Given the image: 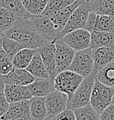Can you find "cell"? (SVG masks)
<instances>
[{"label": "cell", "mask_w": 114, "mask_h": 120, "mask_svg": "<svg viewBox=\"0 0 114 120\" xmlns=\"http://www.w3.org/2000/svg\"><path fill=\"white\" fill-rule=\"evenodd\" d=\"M26 69L31 74L33 75L35 78H50L38 49L34 54L30 64Z\"/></svg>", "instance_id": "cell-21"}, {"label": "cell", "mask_w": 114, "mask_h": 120, "mask_svg": "<svg viewBox=\"0 0 114 120\" xmlns=\"http://www.w3.org/2000/svg\"><path fill=\"white\" fill-rule=\"evenodd\" d=\"M35 30L41 36L44 40L48 42H54L59 34L58 30L50 18L45 16L43 15H31L29 17Z\"/></svg>", "instance_id": "cell-7"}, {"label": "cell", "mask_w": 114, "mask_h": 120, "mask_svg": "<svg viewBox=\"0 0 114 120\" xmlns=\"http://www.w3.org/2000/svg\"><path fill=\"white\" fill-rule=\"evenodd\" d=\"M85 29L92 32L94 31L108 32L114 34V17L100 15L91 11L88 17Z\"/></svg>", "instance_id": "cell-11"}, {"label": "cell", "mask_w": 114, "mask_h": 120, "mask_svg": "<svg viewBox=\"0 0 114 120\" xmlns=\"http://www.w3.org/2000/svg\"><path fill=\"white\" fill-rule=\"evenodd\" d=\"M76 120H100L99 114L91 105H87L74 110Z\"/></svg>", "instance_id": "cell-27"}, {"label": "cell", "mask_w": 114, "mask_h": 120, "mask_svg": "<svg viewBox=\"0 0 114 120\" xmlns=\"http://www.w3.org/2000/svg\"><path fill=\"white\" fill-rule=\"evenodd\" d=\"M92 57L94 60L93 73H95L101 68L114 60V44L92 49Z\"/></svg>", "instance_id": "cell-14"}, {"label": "cell", "mask_w": 114, "mask_h": 120, "mask_svg": "<svg viewBox=\"0 0 114 120\" xmlns=\"http://www.w3.org/2000/svg\"><path fill=\"white\" fill-rule=\"evenodd\" d=\"M1 41H2V45H3L4 50L6 51V52L9 55V56L12 59V60H13L14 56H16L21 49H24L21 44H20L18 42H16V40L7 37L4 34H3V36H2Z\"/></svg>", "instance_id": "cell-30"}, {"label": "cell", "mask_w": 114, "mask_h": 120, "mask_svg": "<svg viewBox=\"0 0 114 120\" xmlns=\"http://www.w3.org/2000/svg\"><path fill=\"white\" fill-rule=\"evenodd\" d=\"M0 120H2V119H0Z\"/></svg>", "instance_id": "cell-40"}, {"label": "cell", "mask_w": 114, "mask_h": 120, "mask_svg": "<svg viewBox=\"0 0 114 120\" xmlns=\"http://www.w3.org/2000/svg\"><path fill=\"white\" fill-rule=\"evenodd\" d=\"M1 37H0V73L2 75H6L13 69V60L3 49L2 45Z\"/></svg>", "instance_id": "cell-31"}, {"label": "cell", "mask_w": 114, "mask_h": 120, "mask_svg": "<svg viewBox=\"0 0 114 120\" xmlns=\"http://www.w3.org/2000/svg\"><path fill=\"white\" fill-rule=\"evenodd\" d=\"M114 44V34L108 32L94 31L91 32L90 49H94Z\"/></svg>", "instance_id": "cell-20"}, {"label": "cell", "mask_w": 114, "mask_h": 120, "mask_svg": "<svg viewBox=\"0 0 114 120\" xmlns=\"http://www.w3.org/2000/svg\"><path fill=\"white\" fill-rule=\"evenodd\" d=\"M62 40L75 52L84 50L91 45V32L85 28H79L68 32Z\"/></svg>", "instance_id": "cell-8"}, {"label": "cell", "mask_w": 114, "mask_h": 120, "mask_svg": "<svg viewBox=\"0 0 114 120\" xmlns=\"http://www.w3.org/2000/svg\"><path fill=\"white\" fill-rule=\"evenodd\" d=\"M23 6L29 14L40 15L45 11L49 0H21Z\"/></svg>", "instance_id": "cell-26"}, {"label": "cell", "mask_w": 114, "mask_h": 120, "mask_svg": "<svg viewBox=\"0 0 114 120\" xmlns=\"http://www.w3.org/2000/svg\"><path fill=\"white\" fill-rule=\"evenodd\" d=\"M3 34L21 44L24 49H38L48 43L36 32L29 18H17L15 24Z\"/></svg>", "instance_id": "cell-1"}, {"label": "cell", "mask_w": 114, "mask_h": 120, "mask_svg": "<svg viewBox=\"0 0 114 120\" xmlns=\"http://www.w3.org/2000/svg\"><path fill=\"white\" fill-rule=\"evenodd\" d=\"M0 7L11 11L17 18H29L32 15L25 10L21 0H0Z\"/></svg>", "instance_id": "cell-23"}, {"label": "cell", "mask_w": 114, "mask_h": 120, "mask_svg": "<svg viewBox=\"0 0 114 120\" xmlns=\"http://www.w3.org/2000/svg\"><path fill=\"white\" fill-rule=\"evenodd\" d=\"M44 120H54V117H51V116H48L46 119H45Z\"/></svg>", "instance_id": "cell-37"}, {"label": "cell", "mask_w": 114, "mask_h": 120, "mask_svg": "<svg viewBox=\"0 0 114 120\" xmlns=\"http://www.w3.org/2000/svg\"><path fill=\"white\" fill-rule=\"evenodd\" d=\"M29 105H30V100L10 103L8 110L1 119L11 120L25 114H29Z\"/></svg>", "instance_id": "cell-19"}, {"label": "cell", "mask_w": 114, "mask_h": 120, "mask_svg": "<svg viewBox=\"0 0 114 120\" xmlns=\"http://www.w3.org/2000/svg\"><path fill=\"white\" fill-rule=\"evenodd\" d=\"M11 120H32L30 118V115L29 114H25V115L20 116L19 118H16V119H11Z\"/></svg>", "instance_id": "cell-36"}, {"label": "cell", "mask_w": 114, "mask_h": 120, "mask_svg": "<svg viewBox=\"0 0 114 120\" xmlns=\"http://www.w3.org/2000/svg\"><path fill=\"white\" fill-rule=\"evenodd\" d=\"M114 87L106 86L95 79L91 95L90 105L98 112L102 113L113 102Z\"/></svg>", "instance_id": "cell-3"}, {"label": "cell", "mask_w": 114, "mask_h": 120, "mask_svg": "<svg viewBox=\"0 0 114 120\" xmlns=\"http://www.w3.org/2000/svg\"><path fill=\"white\" fill-rule=\"evenodd\" d=\"M29 115L32 120H44L49 116L45 98L33 97L31 99Z\"/></svg>", "instance_id": "cell-18"}, {"label": "cell", "mask_w": 114, "mask_h": 120, "mask_svg": "<svg viewBox=\"0 0 114 120\" xmlns=\"http://www.w3.org/2000/svg\"><path fill=\"white\" fill-rule=\"evenodd\" d=\"M6 84L20 85V86H29L35 81V77L32 75L26 69H13L6 75H3Z\"/></svg>", "instance_id": "cell-15"}, {"label": "cell", "mask_w": 114, "mask_h": 120, "mask_svg": "<svg viewBox=\"0 0 114 120\" xmlns=\"http://www.w3.org/2000/svg\"><path fill=\"white\" fill-rule=\"evenodd\" d=\"M69 70L78 73L83 77H87L94 70V60L92 57V49H87L75 52L72 63L68 68Z\"/></svg>", "instance_id": "cell-6"}, {"label": "cell", "mask_w": 114, "mask_h": 120, "mask_svg": "<svg viewBox=\"0 0 114 120\" xmlns=\"http://www.w3.org/2000/svg\"><path fill=\"white\" fill-rule=\"evenodd\" d=\"M55 44V54H56L57 70L58 73L64 70L68 69L72 63L75 57V52L67 44H66L62 39L54 41Z\"/></svg>", "instance_id": "cell-9"}, {"label": "cell", "mask_w": 114, "mask_h": 120, "mask_svg": "<svg viewBox=\"0 0 114 120\" xmlns=\"http://www.w3.org/2000/svg\"><path fill=\"white\" fill-rule=\"evenodd\" d=\"M4 95L9 103L31 100L33 98L28 86L6 84Z\"/></svg>", "instance_id": "cell-13"}, {"label": "cell", "mask_w": 114, "mask_h": 120, "mask_svg": "<svg viewBox=\"0 0 114 120\" xmlns=\"http://www.w3.org/2000/svg\"><path fill=\"white\" fill-rule=\"evenodd\" d=\"M90 7L95 14L114 17V0H90Z\"/></svg>", "instance_id": "cell-22"}, {"label": "cell", "mask_w": 114, "mask_h": 120, "mask_svg": "<svg viewBox=\"0 0 114 120\" xmlns=\"http://www.w3.org/2000/svg\"><path fill=\"white\" fill-rule=\"evenodd\" d=\"M37 49H23L13 58V66L16 69H27Z\"/></svg>", "instance_id": "cell-24"}, {"label": "cell", "mask_w": 114, "mask_h": 120, "mask_svg": "<svg viewBox=\"0 0 114 120\" xmlns=\"http://www.w3.org/2000/svg\"><path fill=\"white\" fill-rule=\"evenodd\" d=\"M91 12V7H90V0H87L82 4H80L72 13L70 19H68L67 23H66L64 28L58 34L56 40L62 39L68 32H71L72 31L79 28H85V26L87 24L88 17H89Z\"/></svg>", "instance_id": "cell-4"}, {"label": "cell", "mask_w": 114, "mask_h": 120, "mask_svg": "<svg viewBox=\"0 0 114 120\" xmlns=\"http://www.w3.org/2000/svg\"><path fill=\"white\" fill-rule=\"evenodd\" d=\"M54 120H76L75 111L71 109H66L58 115L54 117Z\"/></svg>", "instance_id": "cell-32"}, {"label": "cell", "mask_w": 114, "mask_h": 120, "mask_svg": "<svg viewBox=\"0 0 114 120\" xmlns=\"http://www.w3.org/2000/svg\"><path fill=\"white\" fill-rule=\"evenodd\" d=\"M3 31H1V30H0V37H1V36H2V35H3Z\"/></svg>", "instance_id": "cell-38"}, {"label": "cell", "mask_w": 114, "mask_h": 120, "mask_svg": "<svg viewBox=\"0 0 114 120\" xmlns=\"http://www.w3.org/2000/svg\"><path fill=\"white\" fill-rule=\"evenodd\" d=\"M5 86H6V83L4 81V77L0 73V95L4 94Z\"/></svg>", "instance_id": "cell-35"}, {"label": "cell", "mask_w": 114, "mask_h": 120, "mask_svg": "<svg viewBox=\"0 0 114 120\" xmlns=\"http://www.w3.org/2000/svg\"><path fill=\"white\" fill-rule=\"evenodd\" d=\"M38 52L46 68L49 77L52 80H54L55 77L58 74V70H57L54 42H48L45 45L38 49Z\"/></svg>", "instance_id": "cell-12"}, {"label": "cell", "mask_w": 114, "mask_h": 120, "mask_svg": "<svg viewBox=\"0 0 114 120\" xmlns=\"http://www.w3.org/2000/svg\"><path fill=\"white\" fill-rule=\"evenodd\" d=\"M95 81V74L94 73H91L87 77H84L72 97L68 99L67 109L75 110L90 104L91 91Z\"/></svg>", "instance_id": "cell-2"}, {"label": "cell", "mask_w": 114, "mask_h": 120, "mask_svg": "<svg viewBox=\"0 0 114 120\" xmlns=\"http://www.w3.org/2000/svg\"><path fill=\"white\" fill-rule=\"evenodd\" d=\"M95 74V79L103 84L114 87V60L101 68Z\"/></svg>", "instance_id": "cell-25"}, {"label": "cell", "mask_w": 114, "mask_h": 120, "mask_svg": "<svg viewBox=\"0 0 114 120\" xmlns=\"http://www.w3.org/2000/svg\"><path fill=\"white\" fill-rule=\"evenodd\" d=\"M85 1H87V0H76L72 4L69 5L68 7L58 11L51 16H49L50 19L52 20V22L54 23L55 27L58 28V30L59 31V32H62V30L64 28L66 23H67L68 19H70V17L72 15V13L75 11V9Z\"/></svg>", "instance_id": "cell-16"}, {"label": "cell", "mask_w": 114, "mask_h": 120, "mask_svg": "<svg viewBox=\"0 0 114 120\" xmlns=\"http://www.w3.org/2000/svg\"><path fill=\"white\" fill-rule=\"evenodd\" d=\"M83 78V76L71 70H64L55 77L54 80V89L66 94L68 98H71Z\"/></svg>", "instance_id": "cell-5"}, {"label": "cell", "mask_w": 114, "mask_h": 120, "mask_svg": "<svg viewBox=\"0 0 114 120\" xmlns=\"http://www.w3.org/2000/svg\"><path fill=\"white\" fill-rule=\"evenodd\" d=\"M113 104H114V98H113Z\"/></svg>", "instance_id": "cell-39"}, {"label": "cell", "mask_w": 114, "mask_h": 120, "mask_svg": "<svg viewBox=\"0 0 114 120\" xmlns=\"http://www.w3.org/2000/svg\"><path fill=\"white\" fill-rule=\"evenodd\" d=\"M68 96L66 94L54 90L45 98L48 114L51 117H55L67 109Z\"/></svg>", "instance_id": "cell-10"}, {"label": "cell", "mask_w": 114, "mask_h": 120, "mask_svg": "<svg viewBox=\"0 0 114 120\" xmlns=\"http://www.w3.org/2000/svg\"><path fill=\"white\" fill-rule=\"evenodd\" d=\"M16 15L12 11L0 7V30L5 32L10 29L16 21Z\"/></svg>", "instance_id": "cell-28"}, {"label": "cell", "mask_w": 114, "mask_h": 120, "mask_svg": "<svg viewBox=\"0 0 114 120\" xmlns=\"http://www.w3.org/2000/svg\"><path fill=\"white\" fill-rule=\"evenodd\" d=\"M28 87L33 97L40 98H45L55 90L54 80L51 78H36Z\"/></svg>", "instance_id": "cell-17"}, {"label": "cell", "mask_w": 114, "mask_h": 120, "mask_svg": "<svg viewBox=\"0 0 114 120\" xmlns=\"http://www.w3.org/2000/svg\"><path fill=\"white\" fill-rule=\"evenodd\" d=\"M76 0H49L42 15L45 16H51L58 11L72 4Z\"/></svg>", "instance_id": "cell-29"}, {"label": "cell", "mask_w": 114, "mask_h": 120, "mask_svg": "<svg viewBox=\"0 0 114 120\" xmlns=\"http://www.w3.org/2000/svg\"><path fill=\"white\" fill-rule=\"evenodd\" d=\"M100 120H114V104L108 106L102 113H100Z\"/></svg>", "instance_id": "cell-33"}, {"label": "cell", "mask_w": 114, "mask_h": 120, "mask_svg": "<svg viewBox=\"0 0 114 120\" xmlns=\"http://www.w3.org/2000/svg\"><path fill=\"white\" fill-rule=\"evenodd\" d=\"M9 105H10V103L7 101L5 95H0V119L3 117V115L8 110Z\"/></svg>", "instance_id": "cell-34"}]
</instances>
